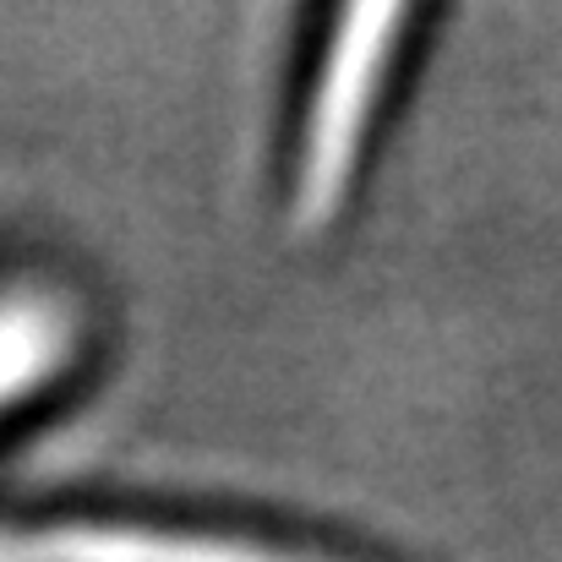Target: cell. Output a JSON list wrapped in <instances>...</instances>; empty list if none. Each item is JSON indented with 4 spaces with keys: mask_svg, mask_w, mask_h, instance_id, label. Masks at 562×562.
<instances>
[{
    "mask_svg": "<svg viewBox=\"0 0 562 562\" xmlns=\"http://www.w3.org/2000/svg\"><path fill=\"white\" fill-rule=\"evenodd\" d=\"M404 22H409L404 5H356L334 22V38H328L317 88H312L301 165H295V224L301 229H323L356 187L367 126L376 115L382 77L398 55Z\"/></svg>",
    "mask_w": 562,
    "mask_h": 562,
    "instance_id": "1",
    "label": "cell"
},
{
    "mask_svg": "<svg viewBox=\"0 0 562 562\" xmlns=\"http://www.w3.org/2000/svg\"><path fill=\"white\" fill-rule=\"evenodd\" d=\"M0 562H328L312 552L202 536V530H154V525H44L0 541Z\"/></svg>",
    "mask_w": 562,
    "mask_h": 562,
    "instance_id": "2",
    "label": "cell"
},
{
    "mask_svg": "<svg viewBox=\"0 0 562 562\" xmlns=\"http://www.w3.org/2000/svg\"><path fill=\"white\" fill-rule=\"evenodd\" d=\"M77 350L71 306L44 284H5L0 290V415L27 404L38 387L66 372Z\"/></svg>",
    "mask_w": 562,
    "mask_h": 562,
    "instance_id": "3",
    "label": "cell"
}]
</instances>
